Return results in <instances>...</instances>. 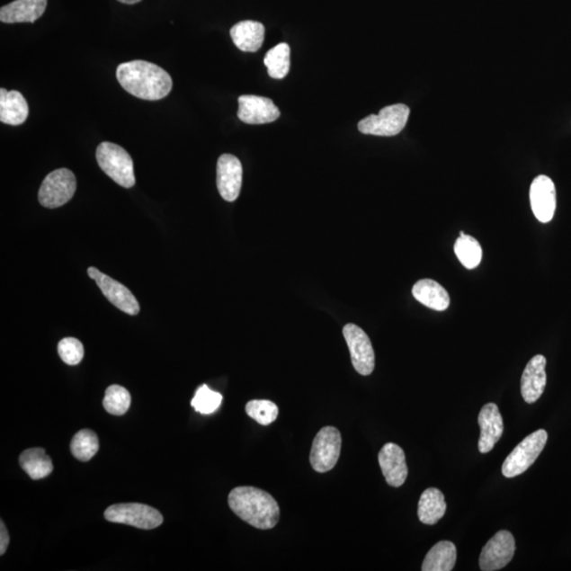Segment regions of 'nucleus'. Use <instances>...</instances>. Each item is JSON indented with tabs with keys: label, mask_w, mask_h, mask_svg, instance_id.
Wrapping results in <instances>:
<instances>
[{
	"label": "nucleus",
	"mask_w": 571,
	"mask_h": 571,
	"mask_svg": "<svg viewBox=\"0 0 571 571\" xmlns=\"http://www.w3.org/2000/svg\"><path fill=\"white\" fill-rule=\"evenodd\" d=\"M117 79L126 92L136 98L147 101L164 99L173 88L172 77L165 69L144 61L120 65Z\"/></svg>",
	"instance_id": "nucleus-1"
},
{
	"label": "nucleus",
	"mask_w": 571,
	"mask_h": 571,
	"mask_svg": "<svg viewBox=\"0 0 571 571\" xmlns=\"http://www.w3.org/2000/svg\"><path fill=\"white\" fill-rule=\"evenodd\" d=\"M228 506L239 519L261 531L278 525L280 507L268 492L254 486H237L228 497Z\"/></svg>",
	"instance_id": "nucleus-2"
},
{
	"label": "nucleus",
	"mask_w": 571,
	"mask_h": 571,
	"mask_svg": "<svg viewBox=\"0 0 571 571\" xmlns=\"http://www.w3.org/2000/svg\"><path fill=\"white\" fill-rule=\"evenodd\" d=\"M95 156L101 170L114 183L125 189L135 185L134 162L124 148L114 143L103 142L98 147Z\"/></svg>",
	"instance_id": "nucleus-3"
},
{
	"label": "nucleus",
	"mask_w": 571,
	"mask_h": 571,
	"mask_svg": "<svg viewBox=\"0 0 571 571\" xmlns=\"http://www.w3.org/2000/svg\"><path fill=\"white\" fill-rule=\"evenodd\" d=\"M547 441L549 434L545 430H539L527 436L504 461V477L513 478L526 472L543 452Z\"/></svg>",
	"instance_id": "nucleus-4"
},
{
	"label": "nucleus",
	"mask_w": 571,
	"mask_h": 571,
	"mask_svg": "<svg viewBox=\"0 0 571 571\" xmlns=\"http://www.w3.org/2000/svg\"><path fill=\"white\" fill-rule=\"evenodd\" d=\"M410 108L405 104L384 107L378 114L361 120L358 129L364 135L393 137L400 134L406 128Z\"/></svg>",
	"instance_id": "nucleus-5"
},
{
	"label": "nucleus",
	"mask_w": 571,
	"mask_h": 571,
	"mask_svg": "<svg viewBox=\"0 0 571 571\" xmlns=\"http://www.w3.org/2000/svg\"><path fill=\"white\" fill-rule=\"evenodd\" d=\"M76 190V179L75 174L67 168H58L53 171L40 185L39 201L41 206L48 209H56L64 206Z\"/></svg>",
	"instance_id": "nucleus-6"
},
{
	"label": "nucleus",
	"mask_w": 571,
	"mask_h": 571,
	"mask_svg": "<svg viewBox=\"0 0 571 571\" xmlns=\"http://www.w3.org/2000/svg\"><path fill=\"white\" fill-rule=\"evenodd\" d=\"M104 515L112 522L140 529L157 528L164 522V516L157 509L138 503L112 504Z\"/></svg>",
	"instance_id": "nucleus-7"
},
{
	"label": "nucleus",
	"mask_w": 571,
	"mask_h": 571,
	"mask_svg": "<svg viewBox=\"0 0 571 571\" xmlns=\"http://www.w3.org/2000/svg\"><path fill=\"white\" fill-rule=\"evenodd\" d=\"M342 448V436L335 426H326L317 433L312 442L310 464L318 473L333 470L339 460Z\"/></svg>",
	"instance_id": "nucleus-8"
},
{
	"label": "nucleus",
	"mask_w": 571,
	"mask_h": 571,
	"mask_svg": "<svg viewBox=\"0 0 571 571\" xmlns=\"http://www.w3.org/2000/svg\"><path fill=\"white\" fill-rule=\"evenodd\" d=\"M343 335L350 348L352 362L360 375L370 376L375 370V352L369 335L354 324H347Z\"/></svg>",
	"instance_id": "nucleus-9"
},
{
	"label": "nucleus",
	"mask_w": 571,
	"mask_h": 571,
	"mask_svg": "<svg viewBox=\"0 0 571 571\" xmlns=\"http://www.w3.org/2000/svg\"><path fill=\"white\" fill-rule=\"evenodd\" d=\"M87 273L90 279L97 282L104 297L118 309L130 316L139 314L140 305L129 288L102 273L97 268H88Z\"/></svg>",
	"instance_id": "nucleus-10"
},
{
	"label": "nucleus",
	"mask_w": 571,
	"mask_h": 571,
	"mask_svg": "<svg viewBox=\"0 0 571 571\" xmlns=\"http://www.w3.org/2000/svg\"><path fill=\"white\" fill-rule=\"evenodd\" d=\"M515 554V540L507 531H498L484 546L479 558L483 571H495L507 567Z\"/></svg>",
	"instance_id": "nucleus-11"
},
{
	"label": "nucleus",
	"mask_w": 571,
	"mask_h": 571,
	"mask_svg": "<svg viewBox=\"0 0 571 571\" xmlns=\"http://www.w3.org/2000/svg\"><path fill=\"white\" fill-rule=\"evenodd\" d=\"M238 105L237 116L245 124L272 123L281 116L279 108L272 99L258 95H242L238 98Z\"/></svg>",
	"instance_id": "nucleus-12"
},
{
	"label": "nucleus",
	"mask_w": 571,
	"mask_h": 571,
	"mask_svg": "<svg viewBox=\"0 0 571 571\" xmlns=\"http://www.w3.org/2000/svg\"><path fill=\"white\" fill-rule=\"evenodd\" d=\"M531 204L534 216L543 224L554 219L557 209V193L554 182L549 177L540 175L531 186Z\"/></svg>",
	"instance_id": "nucleus-13"
},
{
	"label": "nucleus",
	"mask_w": 571,
	"mask_h": 571,
	"mask_svg": "<svg viewBox=\"0 0 571 571\" xmlns=\"http://www.w3.org/2000/svg\"><path fill=\"white\" fill-rule=\"evenodd\" d=\"M243 184V165L236 156H220L218 164V188L226 201H236Z\"/></svg>",
	"instance_id": "nucleus-14"
},
{
	"label": "nucleus",
	"mask_w": 571,
	"mask_h": 571,
	"mask_svg": "<svg viewBox=\"0 0 571 571\" xmlns=\"http://www.w3.org/2000/svg\"><path fill=\"white\" fill-rule=\"evenodd\" d=\"M378 459L383 477L389 486L398 488L406 483L408 474L406 454L398 444L387 443L379 453Z\"/></svg>",
	"instance_id": "nucleus-15"
},
{
	"label": "nucleus",
	"mask_w": 571,
	"mask_h": 571,
	"mask_svg": "<svg viewBox=\"0 0 571 571\" xmlns=\"http://www.w3.org/2000/svg\"><path fill=\"white\" fill-rule=\"evenodd\" d=\"M547 360L542 354L533 357L529 361L521 380V392L522 398L529 405L534 404L543 395L546 384Z\"/></svg>",
	"instance_id": "nucleus-16"
},
{
	"label": "nucleus",
	"mask_w": 571,
	"mask_h": 571,
	"mask_svg": "<svg viewBox=\"0 0 571 571\" xmlns=\"http://www.w3.org/2000/svg\"><path fill=\"white\" fill-rule=\"evenodd\" d=\"M478 424L480 426L478 450L480 453L486 454L495 448L503 436L504 422L498 406L495 404L486 405L479 413Z\"/></svg>",
	"instance_id": "nucleus-17"
},
{
	"label": "nucleus",
	"mask_w": 571,
	"mask_h": 571,
	"mask_svg": "<svg viewBox=\"0 0 571 571\" xmlns=\"http://www.w3.org/2000/svg\"><path fill=\"white\" fill-rule=\"evenodd\" d=\"M47 0H15L0 9V21L4 23L34 22L44 14Z\"/></svg>",
	"instance_id": "nucleus-18"
},
{
	"label": "nucleus",
	"mask_w": 571,
	"mask_h": 571,
	"mask_svg": "<svg viewBox=\"0 0 571 571\" xmlns=\"http://www.w3.org/2000/svg\"><path fill=\"white\" fill-rule=\"evenodd\" d=\"M28 114L29 106L21 93L0 89V121L8 125H21L26 121Z\"/></svg>",
	"instance_id": "nucleus-19"
},
{
	"label": "nucleus",
	"mask_w": 571,
	"mask_h": 571,
	"mask_svg": "<svg viewBox=\"0 0 571 571\" xmlns=\"http://www.w3.org/2000/svg\"><path fill=\"white\" fill-rule=\"evenodd\" d=\"M413 296L418 302L436 311L449 308L450 296L444 288L434 280H420L413 287Z\"/></svg>",
	"instance_id": "nucleus-20"
},
{
	"label": "nucleus",
	"mask_w": 571,
	"mask_h": 571,
	"mask_svg": "<svg viewBox=\"0 0 571 571\" xmlns=\"http://www.w3.org/2000/svg\"><path fill=\"white\" fill-rule=\"evenodd\" d=\"M233 43L244 52H256L261 49L264 40L263 23L254 21L239 22L231 29Z\"/></svg>",
	"instance_id": "nucleus-21"
},
{
	"label": "nucleus",
	"mask_w": 571,
	"mask_h": 571,
	"mask_svg": "<svg viewBox=\"0 0 571 571\" xmlns=\"http://www.w3.org/2000/svg\"><path fill=\"white\" fill-rule=\"evenodd\" d=\"M447 504L441 490L426 489L418 503V518L425 525H435L443 518Z\"/></svg>",
	"instance_id": "nucleus-22"
},
{
	"label": "nucleus",
	"mask_w": 571,
	"mask_h": 571,
	"mask_svg": "<svg viewBox=\"0 0 571 571\" xmlns=\"http://www.w3.org/2000/svg\"><path fill=\"white\" fill-rule=\"evenodd\" d=\"M457 558L456 547L449 540H442L433 546L425 556L422 569L424 571H451Z\"/></svg>",
	"instance_id": "nucleus-23"
},
{
	"label": "nucleus",
	"mask_w": 571,
	"mask_h": 571,
	"mask_svg": "<svg viewBox=\"0 0 571 571\" xmlns=\"http://www.w3.org/2000/svg\"><path fill=\"white\" fill-rule=\"evenodd\" d=\"M20 464L22 470L34 480L45 478L53 471L52 460L41 448L23 451L20 456Z\"/></svg>",
	"instance_id": "nucleus-24"
},
{
	"label": "nucleus",
	"mask_w": 571,
	"mask_h": 571,
	"mask_svg": "<svg viewBox=\"0 0 571 571\" xmlns=\"http://www.w3.org/2000/svg\"><path fill=\"white\" fill-rule=\"evenodd\" d=\"M459 238L456 240L454 251L462 266L468 270L477 268L483 258L482 245L477 239L467 236L464 232L459 233Z\"/></svg>",
	"instance_id": "nucleus-25"
},
{
	"label": "nucleus",
	"mask_w": 571,
	"mask_h": 571,
	"mask_svg": "<svg viewBox=\"0 0 571 571\" xmlns=\"http://www.w3.org/2000/svg\"><path fill=\"white\" fill-rule=\"evenodd\" d=\"M268 74L272 79L281 80L290 70V47L286 43L279 44L270 49L263 59Z\"/></svg>",
	"instance_id": "nucleus-26"
},
{
	"label": "nucleus",
	"mask_w": 571,
	"mask_h": 571,
	"mask_svg": "<svg viewBox=\"0 0 571 571\" xmlns=\"http://www.w3.org/2000/svg\"><path fill=\"white\" fill-rule=\"evenodd\" d=\"M72 455L81 461H88L98 453L99 438L92 430H81L72 438L70 444Z\"/></svg>",
	"instance_id": "nucleus-27"
},
{
	"label": "nucleus",
	"mask_w": 571,
	"mask_h": 571,
	"mask_svg": "<svg viewBox=\"0 0 571 571\" xmlns=\"http://www.w3.org/2000/svg\"><path fill=\"white\" fill-rule=\"evenodd\" d=\"M131 404V397L128 389L123 387L112 386L106 389L105 397L103 400V406L106 412L116 415V416H121L126 412Z\"/></svg>",
	"instance_id": "nucleus-28"
},
{
	"label": "nucleus",
	"mask_w": 571,
	"mask_h": 571,
	"mask_svg": "<svg viewBox=\"0 0 571 571\" xmlns=\"http://www.w3.org/2000/svg\"><path fill=\"white\" fill-rule=\"evenodd\" d=\"M245 413L256 423L270 425L279 417V407L270 400H251L245 406Z\"/></svg>",
	"instance_id": "nucleus-29"
},
{
	"label": "nucleus",
	"mask_w": 571,
	"mask_h": 571,
	"mask_svg": "<svg viewBox=\"0 0 571 571\" xmlns=\"http://www.w3.org/2000/svg\"><path fill=\"white\" fill-rule=\"evenodd\" d=\"M222 402V396L210 389L206 384L198 388L194 398L192 399L191 405L195 411L202 415L213 414L219 410Z\"/></svg>",
	"instance_id": "nucleus-30"
},
{
	"label": "nucleus",
	"mask_w": 571,
	"mask_h": 571,
	"mask_svg": "<svg viewBox=\"0 0 571 571\" xmlns=\"http://www.w3.org/2000/svg\"><path fill=\"white\" fill-rule=\"evenodd\" d=\"M58 352L59 357L68 365L79 364L84 358L83 344L76 338L63 339L58 343Z\"/></svg>",
	"instance_id": "nucleus-31"
},
{
	"label": "nucleus",
	"mask_w": 571,
	"mask_h": 571,
	"mask_svg": "<svg viewBox=\"0 0 571 571\" xmlns=\"http://www.w3.org/2000/svg\"><path fill=\"white\" fill-rule=\"evenodd\" d=\"M0 555L4 556L5 550L8 549L10 542V537L7 527L4 524V522H0Z\"/></svg>",
	"instance_id": "nucleus-32"
},
{
	"label": "nucleus",
	"mask_w": 571,
	"mask_h": 571,
	"mask_svg": "<svg viewBox=\"0 0 571 571\" xmlns=\"http://www.w3.org/2000/svg\"><path fill=\"white\" fill-rule=\"evenodd\" d=\"M118 2L125 4H135L140 3L141 0H118Z\"/></svg>",
	"instance_id": "nucleus-33"
}]
</instances>
